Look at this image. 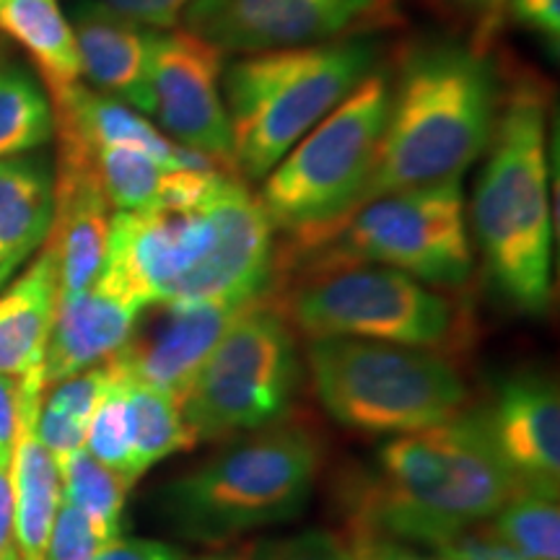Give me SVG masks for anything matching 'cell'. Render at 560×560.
<instances>
[{"instance_id":"6da1fadb","label":"cell","mask_w":560,"mask_h":560,"mask_svg":"<svg viewBox=\"0 0 560 560\" xmlns=\"http://www.w3.org/2000/svg\"><path fill=\"white\" fill-rule=\"evenodd\" d=\"M276 257V226L240 174L182 170L159 206L112 213L96 283L138 310L156 301L247 306L270 291Z\"/></svg>"},{"instance_id":"7a4b0ae2","label":"cell","mask_w":560,"mask_h":560,"mask_svg":"<svg viewBox=\"0 0 560 560\" xmlns=\"http://www.w3.org/2000/svg\"><path fill=\"white\" fill-rule=\"evenodd\" d=\"M495 450L486 410L400 433L380 452V472L355 501L353 529L433 548L488 522L520 490Z\"/></svg>"},{"instance_id":"3957f363","label":"cell","mask_w":560,"mask_h":560,"mask_svg":"<svg viewBox=\"0 0 560 560\" xmlns=\"http://www.w3.org/2000/svg\"><path fill=\"white\" fill-rule=\"evenodd\" d=\"M499 112V79L486 55L459 42L416 47L389 83L387 125L363 202L462 182L488 151Z\"/></svg>"},{"instance_id":"277c9868","label":"cell","mask_w":560,"mask_h":560,"mask_svg":"<svg viewBox=\"0 0 560 560\" xmlns=\"http://www.w3.org/2000/svg\"><path fill=\"white\" fill-rule=\"evenodd\" d=\"M472 226L490 278L516 310L542 314L552 293L548 100L522 83L501 102L472 198Z\"/></svg>"},{"instance_id":"5b68a950","label":"cell","mask_w":560,"mask_h":560,"mask_svg":"<svg viewBox=\"0 0 560 560\" xmlns=\"http://www.w3.org/2000/svg\"><path fill=\"white\" fill-rule=\"evenodd\" d=\"M319 459V441L306 425L278 420L164 482L153 493L156 511L182 540L231 542L299 516L317 482Z\"/></svg>"},{"instance_id":"8992f818","label":"cell","mask_w":560,"mask_h":560,"mask_svg":"<svg viewBox=\"0 0 560 560\" xmlns=\"http://www.w3.org/2000/svg\"><path fill=\"white\" fill-rule=\"evenodd\" d=\"M376 45L363 34L310 47L244 55L223 68L234 170L265 179L314 125L374 73Z\"/></svg>"},{"instance_id":"52a82bcc","label":"cell","mask_w":560,"mask_h":560,"mask_svg":"<svg viewBox=\"0 0 560 560\" xmlns=\"http://www.w3.org/2000/svg\"><path fill=\"white\" fill-rule=\"evenodd\" d=\"M317 400L340 425L366 433H412L459 416L467 384L444 355L355 338L306 346Z\"/></svg>"},{"instance_id":"ba28073f","label":"cell","mask_w":560,"mask_h":560,"mask_svg":"<svg viewBox=\"0 0 560 560\" xmlns=\"http://www.w3.org/2000/svg\"><path fill=\"white\" fill-rule=\"evenodd\" d=\"M291 257L293 272L327 265H380L425 285H462L472 272L462 182L363 202L332 229L293 242Z\"/></svg>"},{"instance_id":"9c48e42d","label":"cell","mask_w":560,"mask_h":560,"mask_svg":"<svg viewBox=\"0 0 560 560\" xmlns=\"http://www.w3.org/2000/svg\"><path fill=\"white\" fill-rule=\"evenodd\" d=\"M389 83L374 70L262 179L260 202L276 231L310 240L361 206L380 159Z\"/></svg>"},{"instance_id":"30bf717a","label":"cell","mask_w":560,"mask_h":560,"mask_svg":"<svg viewBox=\"0 0 560 560\" xmlns=\"http://www.w3.org/2000/svg\"><path fill=\"white\" fill-rule=\"evenodd\" d=\"M293 276L283 299H265L310 340L355 338L439 350L462 330V314L450 296L400 270L327 265Z\"/></svg>"},{"instance_id":"8fae6325","label":"cell","mask_w":560,"mask_h":560,"mask_svg":"<svg viewBox=\"0 0 560 560\" xmlns=\"http://www.w3.org/2000/svg\"><path fill=\"white\" fill-rule=\"evenodd\" d=\"M299 382L296 335L262 296L231 322L179 397V410L195 444L249 433L285 418Z\"/></svg>"},{"instance_id":"7c38bea8","label":"cell","mask_w":560,"mask_h":560,"mask_svg":"<svg viewBox=\"0 0 560 560\" xmlns=\"http://www.w3.org/2000/svg\"><path fill=\"white\" fill-rule=\"evenodd\" d=\"M153 117L182 149L221 170H234L231 125L223 102V52L187 30L153 32L149 39Z\"/></svg>"},{"instance_id":"4fadbf2b","label":"cell","mask_w":560,"mask_h":560,"mask_svg":"<svg viewBox=\"0 0 560 560\" xmlns=\"http://www.w3.org/2000/svg\"><path fill=\"white\" fill-rule=\"evenodd\" d=\"M380 16L382 0H192L182 21L223 55H255L355 37Z\"/></svg>"},{"instance_id":"5bb4252c","label":"cell","mask_w":560,"mask_h":560,"mask_svg":"<svg viewBox=\"0 0 560 560\" xmlns=\"http://www.w3.org/2000/svg\"><path fill=\"white\" fill-rule=\"evenodd\" d=\"M247 306L156 301L138 312L130 338L112 359L130 380L170 392L179 402L231 322Z\"/></svg>"},{"instance_id":"9a60e30c","label":"cell","mask_w":560,"mask_h":560,"mask_svg":"<svg viewBox=\"0 0 560 560\" xmlns=\"http://www.w3.org/2000/svg\"><path fill=\"white\" fill-rule=\"evenodd\" d=\"M112 213L89 159L58 145L52 223L42 244L58 268V299L75 296L96 283L107 255Z\"/></svg>"},{"instance_id":"2e32d148","label":"cell","mask_w":560,"mask_h":560,"mask_svg":"<svg viewBox=\"0 0 560 560\" xmlns=\"http://www.w3.org/2000/svg\"><path fill=\"white\" fill-rule=\"evenodd\" d=\"M490 436L522 486H560V397L556 384L535 374L503 384L486 410Z\"/></svg>"},{"instance_id":"e0dca14e","label":"cell","mask_w":560,"mask_h":560,"mask_svg":"<svg viewBox=\"0 0 560 560\" xmlns=\"http://www.w3.org/2000/svg\"><path fill=\"white\" fill-rule=\"evenodd\" d=\"M73 34L83 79L104 96L153 117L151 30L112 11L102 0H81L73 11Z\"/></svg>"},{"instance_id":"ac0fdd59","label":"cell","mask_w":560,"mask_h":560,"mask_svg":"<svg viewBox=\"0 0 560 560\" xmlns=\"http://www.w3.org/2000/svg\"><path fill=\"white\" fill-rule=\"evenodd\" d=\"M42 397H45L42 369L21 376L19 431L9 478L13 490V545L24 560L45 558L47 537L62 501L60 465L37 433Z\"/></svg>"},{"instance_id":"d6986e66","label":"cell","mask_w":560,"mask_h":560,"mask_svg":"<svg viewBox=\"0 0 560 560\" xmlns=\"http://www.w3.org/2000/svg\"><path fill=\"white\" fill-rule=\"evenodd\" d=\"M138 306L94 283L75 296L58 299L42 380L45 389L112 359L130 338Z\"/></svg>"},{"instance_id":"ffe728a7","label":"cell","mask_w":560,"mask_h":560,"mask_svg":"<svg viewBox=\"0 0 560 560\" xmlns=\"http://www.w3.org/2000/svg\"><path fill=\"white\" fill-rule=\"evenodd\" d=\"M55 310L58 268L42 247L30 268L0 293V374L21 380L42 369Z\"/></svg>"},{"instance_id":"44dd1931","label":"cell","mask_w":560,"mask_h":560,"mask_svg":"<svg viewBox=\"0 0 560 560\" xmlns=\"http://www.w3.org/2000/svg\"><path fill=\"white\" fill-rule=\"evenodd\" d=\"M55 174L42 159H0V285L42 249L52 223Z\"/></svg>"},{"instance_id":"7402d4cb","label":"cell","mask_w":560,"mask_h":560,"mask_svg":"<svg viewBox=\"0 0 560 560\" xmlns=\"http://www.w3.org/2000/svg\"><path fill=\"white\" fill-rule=\"evenodd\" d=\"M0 32L30 55L47 94L81 83L79 45L58 0H0Z\"/></svg>"},{"instance_id":"603a6c76","label":"cell","mask_w":560,"mask_h":560,"mask_svg":"<svg viewBox=\"0 0 560 560\" xmlns=\"http://www.w3.org/2000/svg\"><path fill=\"white\" fill-rule=\"evenodd\" d=\"M115 374V361L107 359L96 363V366L81 371V374H73L68 380L52 384L47 400L42 397L37 433L42 444L58 459V465H62L70 454L83 450L89 420L94 416L104 392L109 389Z\"/></svg>"},{"instance_id":"cb8c5ba5","label":"cell","mask_w":560,"mask_h":560,"mask_svg":"<svg viewBox=\"0 0 560 560\" xmlns=\"http://www.w3.org/2000/svg\"><path fill=\"white\" fill-rule=\"evenodd\" d=\"M83 156L89 159L112 210L153 208L164 198L174 174L190 170V166L166 164V161L143 149H136V145H104V149L83 153Z\"/></svg>"},{"instance_id":"d4e9b609","label":"cell","mask_w":560,"mask_h":560,"mask_svg":"<svg viewBox=\"0 0 560 560\" xmlns=\"http://www.w3.org/2000/svg\"><path fill=\"white\" fill-rule=\"evenodd\" d=\"M55 138L45 83L19 62H0V159L24 156Z\"/></svg>"},{"instance_id":"484cf974","label":"cell","mask_w":560,"mask_h":560,"mask_svg":"<svg viewBox=\"0 0 560 560\" xmlns=\"http://www.w3.org/2000/svg\"><path fill=\"white\" fill-rule=\"evenodd\" d=\"M125 405H128L132 459H136L138 478L170 454L195 446L192 433L182 418L179 402L170 392L130 380L125 374Z\"/></svg>"},{"instance_id":"4316f807","label":"cell","mask_w":560,"mask_h":560,"mask_svg":"<svg viewBox=\"0 0 560 560\" xmlns=\"http://www.w3.org/2000/svg\"><path fill=\"white\" fill-rule=\"evenodd\" d=\"M490 524L527 560H560L558 490L520 486Z\"/></svg>"},{"instance_id":"83f0119b","label":"cell","mask_w":560,"mask_h":560,"mask_svg":"<svg viewBox=\"0 0 560 560\" xmlns=\"http://www.w3.org/2000/svg\"><path fill=\"white\" fill-rule=\"evenodd\" d=\"M60 478L62 501L81 509L109 535L120 537L125 499H128V490L132 488L122 475L104 467L86 450H81L62 462Z\"/></svg>"},{"instance_id":"f1b7e54d","label":"cell","mask_w":560,"mask_h":560,"mask_svg":"<svg viewBox=\"0 0 560 560\" xmlns=\"http://www.w3.org/2000/svg\"><path fill=\"white\" fill-rule=\"evenodd\" d=\"M115 361V359H112ZM117 374L112 380L109 389L96 405L94 416L89 420L86 431V450L96 462L104 467L122 475L130 486H136V459H132V439H130V420H128V405H125V371L120 363L115 361Z\"/></svg>"},{"instance_id":"f546056e","label":"cell","mask_w":560,"mask_h":560,"mask_svg":"<svg viewBox=\"0 0 560 560\" xmlns=\"http://www.w3.org/2000/svg\"><path fill=\"white\" fill-rule=\"evenodd\" d=\"M234 560H353L350 542L330 529H304L244 545Z\"/></svg>"},{"instance_id":"4dcf8cb0","label":"cell","mask_w":560,"mask_h":560,"mask_svg":"<svg viewBox=\"0 0 560 560\" xmlns=\"http://www.w3.org/2000/svg\"><path fill=\"white\" fill-rule=\"evenodd\" d=\"M112 540H117V537L100 527L81 509L60 501L42 560H91Z\"/></svg>"},{"instance_id":"1f68e13d","label":"cell","mask_w":560,"mask_h":560,"mask_svg":"<svg viewBox=\"0 0 560 560\" xmlns=\"http://www.w3.org/2000/svg\"><path fill=\"white\" fill-rule=\"evenodd\" d=\"M431 550L450 560H527L520 550L503 540L490 520L454 532L452 537L433 545Z\"/></svg>"},{"instance_id":"d6a6232c","label":"cell","mask_w":560,"mask_h":560,"mask_svg":"<svg viewBox=\"0 0 560 560\" xmlns=\"http://www.w3.org/2000/svg\"><path fill=\"white\" fill-rule=\"evenodd\" d=\"M112 11L153 32L177 30L192 0H102Z\"/></svg>"},{"instance_id":"836d02e7","label":"cell","mask_w":560,"mask_h":560,"mask_svg":"<svg viewBox=\"0 0 560 560\" xmlns=\"http://www.w3.org/2000/svg\"><path fill=\"white\" fill-rule=\"evenodd\" d=\"M348 542L350 550H353V560H450L444 556H436V552L433 556L420 552L410 542L395 540V537L369 529H353Z\"/></svg>"},{"instance_id":"e575fe53","label":"cell","mask_w":560,"mask_h":560,"mask_svg":"<svg viewBox=\"0 0 560 560\" xmlns=\"http://www.w3.org/2000/svg\"><path fill=\"white\" fill-rule=\"evenodd\" d=\"M21 380L0 374V472H9L19 431Z\"/></svg>"},{"instance_id":"d590c367","label":"cell","mask_w":560,"mask_h":560,"mask_svg":"<svg viewBox=\"0 0 560 560\" xmlns=\"http://www.w3.org/2000/svg\"><path fill=\"white\" fill-rule=\"evenodd\" d=\"M91 560H185V552L161 540H112Z\"/></svg>"},{"instance_id":"8d00e7d4","label":"cell","mask_w":560,"mask_h":560,"mask_svg":"<svg viewBox=\"0 0 560 560\" xmlns=\"http://www.w3.org/2000/svg\"><path fill=\"white\" fill-rule=\"evenodd\" d=\"M511 13L529 30L558 42L560 37V0H506Z\"/></svg>"},{"instance_id":"74e56055","label":"cell","mask_w":560,"mask_h":560,"mask_svg":"<svg viewBox=\"0 0 560 560\" xmlns=\"http://www.w3.org/2000/svg\"><path fill=\"white\" fill-rule=\"evenodd\" d=\"M13 548V490L9 472H0V560Z\"/></svg>"},{"instance_id":"f35d334b","label":"cell","mask_w":560,"mask_h":560,"mask_svg":"<svg viewBox=\"0 0 560 560\" xmlns=\"http://www.w3.org/2000/svg\"><path fill=\"white\" fill-rule=\"evenodd\" d=\"M462 3L470 5V9L486 11V13H499L503 5H506V0H462Z\"/></svg>"},{"instance_id":"ab89813d","label":"cell","mask_w":560,"mask_h":560,"mask_svg":"<svg viewBox=\"0 0 560 560\" xmlns=\"http://www.w3.org/2000/svg\"><path fill=\"white\" fill-rule=\"evenodd\" d=\"M3 560H24V558H21V556H19L16 545H13V548H11V550H9V552H5V556H3Z\"/></svg>"},{"instance_id":"60d3db41","label":"cell","mask_w":560,"mask_h":560,"mask_svg":"<svg viewBox=\"0 0 560 560\" xmlns=\"http://www.w3.org/2000/svg\"><path fill=\"white\" fill-rule=\"evenodd\" d=\"M195 560H234V558H229V556H200Z\"/></svg>"}]
</instances>
